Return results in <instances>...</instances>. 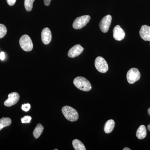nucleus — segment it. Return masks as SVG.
<instances>
[{"mask_svg": "<svg viewBox=\"0 0 150 150\" xmlns=\"http://www.w3.org/2000/svg\"><path fill=\"white\" fill-rule=\"evenodd\" d=\"M84 48L79 44L75 45L69 50L68 55L70 58H75L79 56L83 52Z\"/></svg>", "mask_w": 150, "mask_h": 150, "instance_id": "1a4fd4ad", "label": "nucleus"}, {"mask_svg": "<svg viewBox=\"0 0 150 150\" xmlns=\"http://www.w3.org/2000/svg\"><path fill=\"white\" fill-rule=\"evenodd\" d=\"M5 58V53L4 52H1L0 54V59L2 61L4 60Z\"/></svg>", "mask_w": 150, "mask_h": 150, "instance_id": "5701e85b", "label": "nucleus"}, {"mask_svg": "<svg viewBox=\"0 0 150 150\" xmlns=\"http://www.w3.org/2000/svg\"><path fill=\"white\" fill-rule=\"evenodd\" d=\"M21 47L24 51H31L33 48V43L30 38L27 35H24L21 36L19 40Z\"/></svg>", "mask_w": 150, "mask_h": 150, "instance_id": "7ed1b4c3", "label": "nucleus"}, {"mask_svg": "<svg viewBox=\"0 0 150 150\" xmlns=\"http://www.w3.org/2000/svg\"><path fill=\"white\" fill-rule=\"evenodd\" d=\"M113 36L115 40L121 41L124 39L125 33L119 25H117L113 30Z\"/></svg>", "mask_w": 150, "mask_h": 150, "instance_id": "9d476101", "label": "nucleus"}, {"mask_svg": "<svg viewBox=\"0 0 150 150\" xmlns=\"http://www.w3.org/2000/svg\"><path fill=\"white\" fill-rule=\"evenodd\" d=\"M111 21L112 16L110 15H108L101 19L99 23V27L102 32L105 33L108 31Z\"/></svg>", "mask_w": 150, "mask_h": 150, "instance_id": "0eeeda50", "label": "nucleus"}, {"mask_svg": "<svg viewBox=\"0 0 150 150\" xmlns=\"http://www.w3.org/2000/svg\"><path fill=\"white\" fill-rule=\"evenodd\" d=\"M6 33L7 28L5 25L2 24H0V38L4 37Z\"/></svg>", "mask_w": 150, "mask_h": 150, "instance_id": "6ab92c4d", "label": "nucleus"}, {"mask_svg": "<svg viewBox=\"0 0 150 150\" xmlns=\"http://www.w3.org/2000/svg\"><path fill=\"white\" fill-rule=\"evenodd\" d=\"M11 120L9 118H3L0 119V131L6 126H9L11 123Z\"/></svg>", "mask_w": 150, "mask_h": 150, "instance_id": "f3484780", "label": "nucleus"}, {"mask_svg": "<svg viewBox=\"0 0 150 150\" xmlns=\"http://www.w3.org/2000/svg\"><path fill=\"white\" fill-rule=\"evenodd\" d=\"M62 112L68 121L74 122L79 118V113L74 108L68 105H65L62 108Z\"/></svg>", "mask_w": 150, "mask_h": 150, "instance_id": "f257e3e1", "label": "nucleus"}, {"mask_svg": "<svg viewBox=\"0 0 150 150\" xmlns=\"http://www.w3.org/2000/svg\"><path fill=\"white\" fill-rule=\"evenodd\" d=\"M51 0H44V4L46 6H49L51 3Z\"/></svg>", "mask_w": 150, "mask_h": 150, "instance_id": "b1692460", "label": "nucleus"}, {"mask_svg": "<svg viewBox=\"0 0 150 150\" xmlns=\"http://www.w3.org/2000/svg\"><path fill=\"white\" fill-rule=\"evenodd\" d=\"M74 84L76 87L84 91H90L91 89V84L86 78L79 76L75 78Z\"/></svg>", "mask_w": 150, "mask_h": 150, "instance_id": "f03ea898", "label": "nucleus"}, {"mask_svg": "<svg viewBox=\"0 0 150 150\" xmlns=\"http://www.w3.org/2000/svg\"><path fill=\"white\" fill-rule=\"evenodd\" d=\"M30 105L29 103L23 104L22 105L21 108L22 110L25 112H27L30 110Z\"/></svg>", "mask_w": 150, "mask_h": 150, "instance_id": "412c9836", "label": "nucleus"}, {"mask_svg": "<svg viewBox=\"0 0 150 150\" xmlns=\"http://www.w3.org/2000/svg\"><path fill=\"white\" fill-rule=\"evenodd\" d=\"M147 135L146 129L144 125H141L138 128L136 133V136L139 139H143Z\"/></svg>", "mask_w": 150, "mask_h": 150, "instance_id": "ddd939ff", "label": "nucleus"}, {"mask_svg": "<svg viewBox=\"0 0 150 150\" xmlns=\"http://www.w3.org/2000/svg\"><path fill=\"white\" fill-rule=\"evenodd\" d=\"M44 128L40 123L37 124L35 129L33 131V135L35 139H37L40 137L43 133Z\"/></svg>", "mask_w": 150, "mask_h": 150, "instance_id": "2eb2a0df", "label": "nucleus"}, {"mask_svg": "<svg viewBox=\"0 0 150 150\" xmlns=\"http://www.w3.org/2000/svg\"><path fill=\"white\" fill-rule=\"evenodd\" d=\"M31 119H32V118L31 116H29V115L25 116L23 118H21V122L23 123H30Z\"/></svg>", "mask_w": 150, "mask_h": 150, "instance_id": "aec40b11", "label": "nucleus"}, {"mask_svg": "<svg viewBox=\"0 0 150 150\" xmlns=\"http://www.w3.org/2000/svg\"><path fill=\"white\" fill-rule=\"evenodd\" d=\"M126 78L128 82L132 84L140 79L141 74L139 70L137 68H132L127 72Z\"/></svg>", "mask_w": 150, "mask_h": 150, "instance_id": "39448f33", "label": "nucleus"}, {"mask_svg": "<svg viewBox=\"0 0 150 150\" xmlns=\"http://www.w3.org/2000/svg\"><path fill=\"white\" fill-rule=\"evenodd\" d=\"M115 121L112 119L108 120L105 123L104 128V132L106 134L111 133L115 126Z\"/></svg>", "mask_w": 150, "mask_h": 150, "instance_id": "4468645a", "label": "nucleus"}, {"mask_svg": "<svg viewBox=\"0 0 150 150\" xmlns=\"http://www.w3.org/2000/svg\"><path fill=\"white\" fill-rule=\"evenodd\" d=\"M72 144L74 149L76 150H86L85 146L78 139H75L73 141Z\"/></svg>", "mask_w": 150, "mask_h": 150, "instance_id": "dca6fc26", "label": "nucleus"}, {"mask_svg": "<svg viewBox=\"0 0 150 150\" xmlns=\"http://www.w3.org/2000/svg\"><path fill=\"white\" fill-rule=\"evenodd\" d=\"M148 129L149 131H150V124H149L148 126Z\"/></svg>", "mask_w": 150, "mask_h": 150, "instance_id": "bb28decb", "label": "nucleus"}, {"mask_svg": "<svg viewBox=\"0 0 150 150\" xmlns=\"http://www.w3.org/2000/svg\"><path fill=\"white\" fill-rule=\"evenodd\" d=\"M34 1L35 0H25V8L27 11H30L32 10Z\"/></svg>", "mask_w": 150, "mask_h": 150, "instance_id": "a211bd4d", "label": "nucleus"}, {"mask_svg": "<svg viewBox=\"0 0 150 150\" xmlns=\"http://www.w3.org/2000/svg\"><path fill=\"white\" fill-rule=\"evenodd\" d=\"M95 66L100 72L105 73L108 71V66L107 62L101 56L97 57L95 61Z\"/></svg>", "mask_w": 150, "mask_h": 150, "instance_id": "423d86ee", "label": "nucleus"}, {"mask_svg": "<svg viewBox=\"0 0 150 150\" xmlns=\"http://www.w3.org/2000/svg\"><path fill=\"white\" fill-rule=\"evenodd\" d=\"M20 99V96L16 92H13L8 95V98L4 102V105L7 107H11L18 102Z\"/></svg>", "mask_w": 150, "mask_h": 150, "instance_id": "6e6552de", "label": "nucleus"}, {"mask_svg": "<svg viewBox=\"0 0 150 150\" xmlns=\"http://www.w3.org/2000/svg\"><path fill=\"white\" fill-rule=\"evenodd\" d=\"M58 150V149H55V150Z\"/></svg>", "mask_w": 150, "mask_h": 150, "instance_id": "cd10ccee", "label": "nucleus"}, {"mask_svg": "<svg viewBox=\"0 0 150 150\" xmlns=\"http://www.w3.org/2000/svg\"><path fill=\"white\" fill-rule=\"evenodd\" d=\"M90 19L91 17L88 15L77 18L73 23V27L75 29H80L85 26Z\"/></svg>", "mask_w": 150, "mask_h": 150, "instance_id": "20e7f679", "label": "nucleus"}, {"mask_svg": "<svg viewBox=\"0 0 150 150\" xmlns=\"http://www.w3.org/2000/svg\"></svg>", "mask_w": 150, "mask_h": 150, "instance_id": "c85d7f7f", "label": "nucleus"}, {"mask_svg": "<svg viewBox=\"0 0 150 150\" xmlns=\"http://www.w3.org/2000/svg\"><path fill=\"white\" fill-rule=\"evenodd\" d=\"M148 113L149 115H150V108L148 109Z\"/></svg>", "mask_w": 150, "mask_h": 150, "instance_id": "a878e982", "label": "nucleus"}, {"mask_svg": "<svg viewBox=\"0 0 150 150\" xmlns=\"http://www.w3.org/2000/svg\"><path fill=\"white\" fill-rule=\"evenodd\" d=\"M8 4L10 6H13L16 2V0H6Z\"/></svg>", "mask_w": 150, "mask_h": 150, "instance_id": "4be33fe9", "label": "nucleus"}, {"mask_svg": "<svg viewBox=\"0 0 150 150\" xmlns=\"http://www.w3.org/2000/svg\"><path fill=\"white\" fill-rule=\"evenodd\" d=\"M140 36L145 41L150 40V27L147 25H143L139 31Z\"/></svg>", "mask_w": 150, "mask_h": 150, "instance_id": "f8f14e48", "label": "nucleus"}, {"mask_svg": "<svg viewBox=\"0 0 150 150\" xmlns=\"http://www.w3.org/2000/svg\"><path fill=\"white\" fill-rule=\"evenodd\" d=\"M41 39L42 42L45 45H48L51 42L52 39V33L50 30L46 28L41 32Z\"/></svg>", "mask_w": 150, "mask_h": 150, "instance_id": "9b49d317", "label": "nucleus"}, {"mask_svg": "<svg viewBox=\"0 0 150 150\" xmlns=\"http://www.w3.org/2000/svg\"><path fill=\"white\" fill-rule=\"evenodd\" d=\"M123 150H131V149L129 148H124V149H123Z\"/></svg>", "mask_w": 150, "mask_h": 150, "instance_id": "393cba45", "label": "nucleus"}]
</instances>
